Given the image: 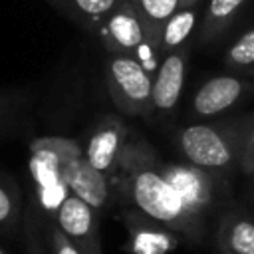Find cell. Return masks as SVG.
Segmentation results:
<instances>
[{"mask_svg": "<svg viewBox=\"0 0 254 254\" xmlns=\"http://www.w3.org/2000/svg\"><path fill=\"white\" fill-rule=\"evenodd\" d=\"M113 189L119 190L133 208L179 232L185 240H202L206 222L185 206L163 173L161 157L143 137H129L113 179Z\"/></svg>", "mask_w": 254, "mask_h": 254, "instance_id": "cell-1", "label": "cell"}, {"mask_svg": "<svg viewBox=\"0 0 254 254\" xmlns=\"http://www.w3.org/2000/svg\"><path fill=\"white\" fill-rule=\"evenodd\" d=\"M252 115L192 123L177 133V147L187 163L216 177L240 171V159Z\"/></svg>", "mask_w": 254, "mask_h": 254, "instance_id": "cell-2", "label": "cell"}, {"mask_svg": "<svg viewBox=\"0 0 254 254\" xmlns=\"http://www.w3.org/2000/svg\"><path fill=\"white\" fill-rule=\"evenodd\" d=\"M107 54H121L135 58L151 75L157 73L161 64L159 46L153 42L147 24L137 8L123 0L95 30Z\"/></svg>", "mask_w": 254, "mask_h": 254, "instance_id": "cell-3", "label": "cell"}, {"mask_svg": "<svg viewBox=\"0 0 254 254\" xmlns=\"http://www.w3.org/2000/svg\"><path fill=\"white\" fill-rule=\"evenodd\" d=\"M48 145L52 147L60 173L67 185V189L85 200L97 214L107 210L111 196H113V183L103 173L93 169V165L87 161L83 145L79 141L69 137H46Z\"/></svg>", "mask_w": 254, "mask_h": 254, "instance_id": "cell-4", "label": "cell"}, {"mask_svg": "<svg viewBox=\"0 0 254 254\" xmlns=\"http://www.w3.org/2000/svg\"><path fill=\"white\" fill-rule=\"evenodd\" d=\"M107 91L113 105L131 117H149L153 111V75L135 60L107 54L103 62Z\"/></svg>", "mask_w": 254, "mask_h": 254, "instance_id": "cell-5", "label": "cell"}, {"mask_svg": "<svg viewBox=\"0 0 254 254\" xmlns=\"http://www.w3.org/2000/svg\"><path fill=\"white\" fill-rule=\"evenodd\" d=\"M30 175L34 183L36 208L44 216V222L52 220L71 190L60 173L56 155L46 137H38L30 143Z\"/></svg>", "mask_w": 254, "mask_h": 254, "instance_id": "cell-6", "label": "cell"}, {"mask_svg": "<svg viewBox=\"0 0 254 254\" xmlns=\"http://www.w3.org/2000/svg\"><path fill=\"white\" fill-rule=\"evenodd\" d=\"M163 173L171 187L177 190L185 206L198 218L206 222V216L214 212L218 204V179L216 175L202 171L187 161L183 163H167L161 159Z\"/></svg>", "mask_w": 254, "mask_h": 254, "instance_id": "cell-7", "label": "cell"}, {"mask_svg": "<svg viewBox=\"0 0 254 254\" xmlns=\"http://www.w3.org/2000/svg\"><path fill=\"white\" fill-rule=\"evenodd\" d=\"M129 137V127L125 125V121L119 115L109 113L95 123L87 137V143L83 145L87 161L93 165V169L111 179V183L117 175L119 161Z\"/></svg>", "mask_w": 254, "mask_h": 254, "instance_id": "cell-8", "label": "cell"}, {"mask_svg": "<svg viewBox=\"0 0 254 254\" xmlns=\"http://www.w3.org/2000/svg\"><path fill=\"white\" fill-rule=\"evenodd\" d=\"M252 89H254V83L244 75L222 73V75L208 77L194 91L190 113L200 119L222 115L224 111L232 109L238 101H242Z\"/></svg>", "mask_w": 254, "mask_h": 254, "instance_id": "cell-9", "label": "cell"}, {"mask_svg": "<svg viewBox=\"0 0 254 254\" xmlns=\"http://www.w3.org/2000/svg\"><path fill=\"white\" fill-rule=\"evenodd\" d=\"M121 220L127 230L125 250L129 254H171L181 244V234L169 226L149 218L137 208L121 212Z\"/></svg>", "mask_w": 254, "mask_h": 254, "instance_id": "cell-10", "label": "cell"}, {"mask_svg": "<svg viewBox=\"0 0 254 254\" xmlns=\"http://www.w3.org/2000/svg\"><path fill=\"white\" fill-rule=\"evenodd\" d=\"M81 254H103L99 240L97 212L73 192L62 202L52 218Z\"/></svg>", "mask_w": 254, "mask_h": 254, "instance_id": "cell-11", "label": "cell"}, {"mask_svg": "<svg viewBox=\"0 0 254 254\" xmlns=\"http://www.w3.org/2000/svg\"><path fill=\"white\" fill-rule=\"evenodd\" d=\"M189 65V46L169 52L161 58L159 69L153 75V111L171 115L181 99Z\"/></svg>", "mask_w": 254, "mask_h": 254, "instance_id": "cell-12", "label": "cell"}, {"mask_svg": "<svg viewBox=\"0 0 254 254\" xmlns=\"http://www.w3.org/2000/svg\"><path fill=\"white\" fill-rule=\"evenodd\" d=\"M214 242L218 254H254V216L244 210H224Z\"/></svg>", "mask_w": 254, "mask_h": 254, "instance_id": "cell-13", "label": "cell"}, {"mask_svg": "<svg viewBox=\"0 0 254 254\" xmlns=\"http://www.w3.org/2000/svg\"><path fill=\"white\" fill-rule=\"evenodd\" d=\"M246 2L248 0H208L198 28V42L210 44L220 38L234 24Z\"/></svg>", "mask_w": 254, "mask_h": 254, "instance_id": "cell-14", "label": "cell"}, {"mask_svg": "<svg viewBox=\"0 0 254 254\" xmlns=\"http://www.w3.org/2000/svg\"><path fill=\"white\" fill-rule=\"evenodd\" d=\"M200 4L196 6H189V8H179L169 20L167 24L163 26V32H161V44H159V50H161V58L169 52H175L183 46H187L190 34L194 32L196 24H198V18H200V12H198Z\"/></svg>", "mask_w": 254, "mask_h": 254, "instance_id": "cell-15", "label": "cell"}, {"mask_svg": "<svg viewBox=\"0 0 254 254\" xmlns=\"http://www.w3.org/2000/svg\"><path fill=\"white\" fill-rule=\"evenodd\" d=\"M58 8L65 10L73 20L95 34L97 26L123 2V0H50Z\"/></svg>", "mask_w": 254, "mask_h": 254, "instance_id": "cell-16", "label": "cell"}, {"mask_svg": "<svg viewBox=\"0 0 254 254\" xmlns=\"http://www.w3.org/2000/svg\"><path fill=\"white\" fill-rule=\"evenodd\" d=\"M22 208V194L18 185L4 173H0V234L12 236L16 234L26 220Z\"/></svg>", "mask_w": 254, "mask_h": 254, "instance_id": "cell-17", "label": "cell"}, {"mask_svg": "<svg viewBox=\"0 0 254 254\" xmlns=\"http://www.w3.org/2000/svg\"><path fill=\"white\" fill-rule=\"evenodd\" d=\"M129 2L137 8V12L141 14L143 22L149 28V34H151L153 42L159 46L163 26L181 8V0H129Z\"/></svg>", "mask_w": 254, "mask_h": 254, "instance_id": "cell-18", "label": "cell"}, {"mask_svg": "<svg viewBox=\"0 0 254 254\" xmlns=\"http://www.w3.org/2000/svg\"><path fill=\"white\" fill-rule=\"evenodd\" d=\"M222 62L230 73L254 75V28H248L228 46Z\"/></svg>", "mask_w": 254, "mask_h": 254, "instance_id": "cell-19", "label": "cell"}, {"mask_svg": "<svg viewBox=\"0 0 254 254\" xmlns=\"http://www.w3.org/2000/svg\"><path fill=\"white\" fill-rule=\"evenodd\" d=\"M30 97L32 95L28 89H0V135L10 133L20 123L30 103Z\"/></svg>", "mask_w": 254, "mask_h": 254, "instance_id": "cell-20", "label": "cell"}, {"mask_svg": "<svg viewBox=\"0 0 254 254\" xmlns=\"http://www.w3.org/2000/svg\"><path fill=\"white\" fill-rule=\"evenodd\" d=\"M46 240H48L50 254H81L73 246V242L58 228L54 220H46Z\"/></svg>", "mask_w": 254, "mask_h": 254, "instance_id": "cell-21", "label": "cell"}, {"mask_svg": "<svg viewBox=\"0 0 254 254\" xmlns=\"http://www.w3.org/2000/svg\"><path fill=\"white\" fill-rule=\"evenodd\" d=\"M240 173L246 177H254V115L248 127V135H246V145H244V153L240 159Z\"/></svg>", "mask_w": 254, "mask_h": 254, "instance_id": "cell-22", "label": "cell"}, {"mask_svg": "<svg viewBox=\"0 0 254 254\" xmlns=\"http://www.w3.org/2000/svg\"><path fill=\"white\" fill-rule=\"evenodd\" d=\"M40 222L38 220H32V218H26V236L30 238V252L32 254H40L38 252V226Z\"/></svg>", "mask_w": 254, "mask_h": 254, "instance_id": "cell-23", "label": "cell"}, {"mask_svg": "<svg viewBox=\"0 0 254 254\" xmlns=\"http://www.w3.org/2000/svg\"><path fill=\"white\" fill-rule=\"evenodd\" d=\"M202 0H181V8H189V6H196Z\"/></svg>", "mask_w": 254, "mask_h": 254, "instance_id": "cell-24", "label": "cell"}, {"mask_svg": "<svg viewBox=\"0 0 254 254\" xmlns=\"http://www.w3.org/2000/svg\"><path fill=\"white\" fill-rule=\"evenodd\" d=\"M252 179V185H250V194H252V200H254V177H250Z\"/></svg>", "mask_w": 254, "mask_h": 254, "instance_id": "cell-25", "label": "cell"}, {"mask_svg": "<svg viewBox=\"0 0 254 254\" xmlns=\"http://www.w3.org/2000/svg\"><path fill=\"white\" fill-rule=\"evenodd\" d=\"M0 254H8V252H6V250H4L2 246H0Z\"/></svg>", "mask_w": 254, "mask_h": 254, "instance_id": "cell-26", "label": "cell"}]
</instances>
